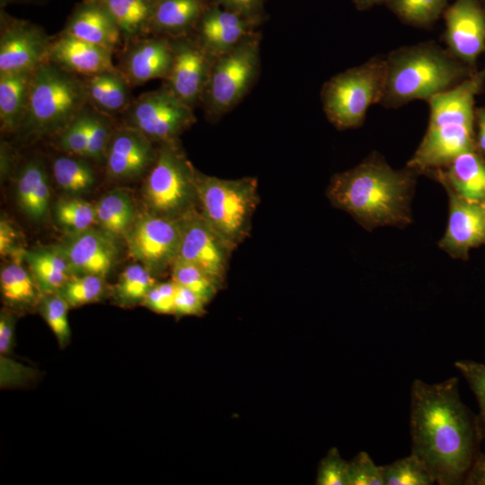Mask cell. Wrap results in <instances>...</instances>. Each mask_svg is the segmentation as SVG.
I'll return each instance as SVG.
<instances>
[{
    "label": "cell",
    "mask_w": 485,
    "mask_h": 485,
    "mask_svg": "<svg viewBox=\"0 0 485 485\" xmlns=\"http://www.w3.org/2000/svg\"><path fill=\"white\" fill-rule=\"evenodd\" d=\"M409 423L411 453L425 463L435 482L463 484L483 438L477 415L461 399L458 378L435 384L415 379Z\"/></svg>",
    "instance_id": "6da1fadb"
},
{
    "label": "cell",
    "mask_w": 485,
    "mask_h": 485,
    "mask_svg": "<svg viewBox=\"0 0 485 485\" xmlns=\"http://www.w3.org/2000/svg\"><path fill=\"white\" fill-rule=\"evenodd\" d=\"M414 171L394 170L378 155L336 174L327 195L331 204L350 214L366 230L401 227L411 221Z\"/></svg>",
    "instance_id": "7a4b0ae2"
},
{
    "label": "cell",
    "mask_w": 485,
    "mask_h": 485,
    "mask_svg": "<svg viewBox=\"0 0 485 485\" xmlns=\"http://www.w3.org/2000/svg\"><path fill=\"white\" fill-rule=\"evenodd\" d=\"M484 82L485 68L428 101V129L407 163L409 169L430 172L446 166L460 154L476 149L474 104Z\"/></svg>",
    "instance_id": "3957f363"
},
{
    "label": "cell",
    "mask_w": 485,
    "mask_h": 485,
    "mask_svg": "<svg viewBox=\"0 0 485 485\" xmlns=\"http://www.w3.org/2000/svg\"><path fill=\"white\" fill-rule=\"evenodd\" d=\"M385 59L386 85L381 103L389 108L415 100L428 101L473 73L449 50L430 42L398 48Z\"/></svg>",
    "instance_id": "277c9868"
},
{
    "label": "cell",
    "mask_w": 485,
    "mask_h": 485,
    "mask_svg": "<svg viewBox=\"0 0 485 485\" xmlns=\"http://www.w3.org/2000/svg\"><path fill=\"white\" fill-rule=\"evenodd\" d=\"M87 105L83 80L47 61L33 71L23 120L24 137L59 133Z\"/></svg>",
    "instance_id": "5b68a950"
},
{
    "label": "cell",
    "mask_w": 485,
    "mask_h": 485,
    "mask_svg": "<svg viewBox=\"0 0 485 485\" xmlns=\"http://www.w3.org/2000/svg\"><path fill=\"white\" fill-rule=\"evenodd\" d=\"M196 187L199 213L235 249L250 234L260 201L257 179L226 180L197 171Z\"/></svg>",
    "instance_id": "8992f818"
},
{
    "label": "cell",
    "mask_w": 485,
    "mask_h": 485,
    "mask_svg": "<svg viewBox=\"0 0 485 485\" xmlns=\"http://www.w3.org/2000/svg\"><path fill=\"white\" fill-rule=\"evenodd\" d=\"M387 76L386 59L374 57L327 81L321 93L322 109L339 129L359 127L370 106L381 103Z\"/></svg>",
    "instance_id": "52a82bcc"
},
{
    "label": "cell",
    "mask_w": 485,
    "mask_h": 485,
    "mask_svg": "<svg viewBox=\"0 0 485 485\" xmlns=\"http://www.w3.org/2000/svg\"><path fill=\"white\" fill-rule=\"evenodd\" d=\"M178 141L161 144L144 184L150 212L180 219L197 208V170L186 158Z\"/></svg>",
    "instance_id": "ba28073f"
},
{
    "label": "cell",
    "mask_w": 485,
    "mask_h": 485,
    "mask_svg": "<svg viewBox=\"0 0 485 485\" xmlns=\"http://www.w3.org/2000/svg\"><path fill=\"white\" fill-rule=\"evenodd\" d=\"M260 39L258 31L215 59L201 101L211 120L236 107L256 83L260 70Z\"/></svg>",
    "instance_id": "9c48e42d"
},
{
    "label": "cell",
    "mask_w": 485,
    "mask_h": 485,
    "mask_svg": "<svg viewBox=\"0 0 485 485\" xmlns=\"http://www.w3.org/2000/svg\"><path fill=\"white\" fill-rule=\"evenodd\" d=\"M122 114L125 126L160 145L178 141L179 136L196 121L193 109L165 84L139 95Z\"/></svg>",
    "instance_id": "30bf717a"
},
{
    "label": "cell",
    "mask_w": 485,
    "mask_h": 485,
    "mask_svg": "<svg viewBox=\"0 0 485 485\" xmlns=\"http://www.w3.org/2000/svg\"><path fill=\"white\" fill-rule=\"evenodd\" d=\"M181 238L180 219L148 213L135 220L125 235L128 253L152 272L172 267Z\"/></svg>",
    "instance_id": "8fae6325"
},
{
    "label": "cell",
    "mask_w": 485,
    "mask_h": 485,
    "mask_svg": "<svg viewBox=\"0 0 485 485\" xmlns=\"http://www.w3.org/2000/svg\"><path fill=\"white\" fill-rule=\"evenodd\" d=\"M181 238L178 260L192 263L224 285L234 248L194 208L180 218Z\"/></svg>",
    "instance_id": "7c38bea8"
},
{
    "label": "cell",
    "mask_w": 485,
    "mask_h": 485,
    "mask_svg": "<svg viewBox=\"0 0 485 485\" xmlns=\"http://www.w3.org/2000/svg\"><path fill=\"white\" fill-rule=\"evenodd\" d=\"M0 75L32 71L48 61L52 38L40 25L1 9Z\"/></svg>",
    "instance_id": "4fadbf2b"
},
{
    "label": "cell",
    "mask_w": 485,
    "mask_h": 485,
    "mask_svg": "<svg viewBox=\"0 0 485 485\" xmlns=\"http://www.w3.org/2000/svg\"><path fill=\"white\" fill-rule=\"evenodd\" d=\"M173 59L165 84L185 104L194 109L201 104L215 62L193 34L171 39Z\"/></svg>",
    "instance_id": "5bb4252c"
},
{
    "label": "cell",
    "mask_w": 485,
    "mask_h": 485,
    "mask_svg": "<svg viewBox=\"0 0 485 485\" xmlns=\"http://www.w3.org/2000/svg\"><path fill=\"white\" fill-rule=\"evenodd\" d=\"M445 42L449 52L472 67L485 50V11L479 0H455L445 9Z\"/></svg>",
    "instance_id": "9a60e30c"
},
{
    "label": "cell",
    "mask_w": 485,
    "mask_h": 485,
    "mask_svg": "<svg viewBox=\"0 0 485 485\" xmlns=\"http://www.w3.org/2000/svg\"><path fill=\"white\" fill-rule=\"evenodd\" d=\"M445 189L449 197V216L438 245L452 258L467 260L471 249L485 245V205Z\"/></svg>",
    "instance_id": "2e32d148"
},
{
    "label": "cell",
    "mask_w": 485,
    "mask_h": 485,
    "mask_svg": "<svg viewBox=\"0 0 485 485\" xmlns=\"http://www.w3.org/2000/svg\"><path fill=\"white\" fill-rule=\"evenodd\" d=\"M261 23L212 3L200 18L193 35L216 58L258 32Z\"/></svg>",
    "instance_id": "e0dca14e"
},
{
    "label": "cell",
    "mask_w": 485,
    "mask_h": 485,
    "mask_svg": "<svg viewBox=\"0 0 485 485\" xmlns=\"http://www.w3.org/2000/svg\"><path fill=\"white\" fill-rule=\"evenodd\" d=\"M124 47L118 69L131 87L154 79H167L173 59L170 38L149 35Z\"/></svg>",
    "instance_id": "ac0fdd59"
},
{
    "label": "cell",
    "mask_w": 485,
    "mask_h": 485,
    "mask_svg": "<svg viewBox=\"0 0 485 485\" xmlns=\"http://www.w3.org/2000/svg\"><path fill=\"white\" fill-rule=\"evenodd\" d=\"M113 236L93 228L72 233L57 246L66 258L74 274L104 278L114 266L118 247Z\"/></svg>",
    "instance_id": "d6986e66"
},
{
    "label": "cell",
    "mask_w": 485,
    "mask_h": 485,
    "mask_svg": "<svg viewBox=\"0 0 485 485\" xmlns=\"http://www.w3.org/2000/svg\"><path fill=\"white\" fill-rule=\"evenodd\" d=\"M157 155L153 142L128 126L113 130L105 163L107 173L117 180L137 178L151 169Z\"/></svg>",
    "instance_id": "ffe728a7"
},
{
    "label": "cell",
    "mask_w": 485,
    "mask_h": 485,
    "mask_svg": "<svg viewBox=\"0 0 485 485\" xmlns=\"http://www.w3.org/2000/svg\"><path fill=\"white\" fill-rule=\"evenodd\" d=\"M64 32L113 54L124 46L121 31L100 0H82L69 15Z\"/></svg>",
    "instance_id": "44dd1931"
},
{
    "label": "cell",
    "mask_w": 485,
    "mask_h": 485,
    "mask_svg": "<svg viewBox=\"0 0 485 485\" xmlns=\"http://www.w3.org/2000/svg\"><path fill=\"white\" fill-rule=\"evenodd\" d=\"M113 53L64 31L52 39L48 61L80 77L115 69Z\"/></svg>",
    "instance_id": "7402d4cb"
},
{
    "label": "cell",
    "mask_w": 485,
    "mask_h": 485,
    "mask_svg": "<svg viewBox=\"0 0 485 485\" xmlns=\"http://www.w3.org/2000/svg\"><path fill=\"white\" fill-rule=\"evenodd\" d=\"M433 172L445 188L467 200L485 205V156L477 149L460 154Z\"/></svg>",
    "instance_id": "603a6c76"
},
{
    "label": "cell",
    "mask_w": 485,
    "mask_h": 485,
    "mask_svg": "<svg viewBox=\"0 0 485 485\" xmlns=\"http://www.w3.org/2000/svg\"><path fill=\"white\" fill-rule=\"evenodd\" d=\"M212 0H155L151 35L170 39L193 34Z\"/></svg>",
    "instance_id": "cb8c5ba5"
},
{
    "label": "cell",
    "mask_w": 485,
    "mask_h": 485,
    "mask_svg": "<svg viewBox=\"0 0 485 485\" xmlns=\"http://www.w3.org/2000/svg\"><path fill=\"white\" fill-rule=\"evenodd\" d=\"M81 78L87 105L96 111L112 117L123 113L133 101L131 86L118 67Z\"/></svg>",
    "instance_id": "d4e9b609"
},
{
    "label": "cell",
    "mask_w": 485,
    "mask_h": 485,
    "mask_svg": "<svg viewBox=\"0 0 485 485\" xmlns=\"http://www.w3.org/2000/svg\"><path fill=\"white\" fill-rule=\"evenodd\" d=\"M43 162L28 161L20 170L16 181L17 201L22 211L33 220H41L48 213L50 191Z\"/></svg>",
    "instance_id": "484cf974"
},
{
    "label": "cell",
    "mask_w": 485,
    "mask_h": 485,
    "mask_svg": "<svg viewBox=\"0 0 485 485\" xmlns=\"http://www.w3.org/2000/svg\"><path fill=\"white\" fill-rule=\"evenodd\" d=\"M23 259L43 295L58 293L65 284L75 276L66 258L57 247L25 251Z\"/></svg>",
    "instance_id": "4316f807"
},
{
    "label": "cell",
    "mask_w": 485,
    "mask_h": 485,
    "mask_svg": "<svg viewBox=\"0 0 485 485\" xmlns=\"http://www.w3.org/2000/svg\"><path fill=\"white\" fill-rule=\"evenodd\" d=\"M34 70L0 75V123L2 130L15 132L21 127L26 111Z\"/></svg>",
    "instance_id": "83f0119b"
},
{
    "label": "cell",
    "mask_w": 485,
    "mask_h": 485,
    "mask_svg": "<svg viewBox=\"0 0 485 485\" xmlns=\"http://www.w3.org/2000/svg\"><path fill=\"white\" fill-rule=\"evenodd\" d=\"M117 22L124 45L151 35V20L155 0H100Z\"/></svg>",
    "instance_id": "f1b7e54d"
},
{
    "label": "cell",
    "mask_w": 485,
    "mask_h": 485,
    "mask_svg": "<svg viewBox=\"0 0 485 485\" xmlns=\"http://www.w3.org/2000/svg\"><path fill=\"white\" fill-rule=\"evenodd\" d=\"M97 225L114 238L125 236L133 223L134 207L128 195L111 191L95 205Z\"/></svg>",
    "instance_id": "f546056e"
},
{
    "label": "cell",
    "mask_w": 485,
    "mask_h": 485,
    "mask_svg": "<svg viewBox=\"0 0 485 485\" xmlns=\"http://www.w3.org/2000/svg\"><path fill=\"white\" fill-rule=\"evenodd\" d=\"M22 258H13L0 272L1 294L11 305H31L38 300L40 291L31 273L22 266Z\"/></svg>",
    "instance_id": "4dcf8cb0"
},
{
    "label": "cell",
    "mask_w": 485,
    "mask_h": 485,
    "mask_svg": "<svg viewBox=\"0 0 485 485\" xmlns=\"http://www.w3.org/2000/svg\"><path fill=\"white\" fill-rule=\"evenodd\" d=\"M57 184L72 194L83 193L93 185L94 173L84 157L59 156L52 162Z\"/></svg>",
    "instance_id": "1f68e13d"
},
{
    "label": "cell",
    "mask_w": 485,
    "mask_h": 485,
    "mask_svg": "<svg viewBox=\"0 0 485 485\" xmlns=\"http://www.w3.org/2000/svg\"><path fill=\"white\" fill-rule=\"evenodd\" d=\"M384 485H432L435 480L425 463L414 454L381 465Z\"/></svg>",
    "instance_id": "d6a6232c"
},
{
    "label": "cell",
    "mask_w": 485,
    "mask_h": 485,
    "mask_svg": "<svg viewBox=\"0 0 485 485\" xmlns=\"http://www.w3.org/2000/svg\"><path fill=\"white\" fill-rule=\"evenodd\" d=\"M157 283L153 272L143 264L128 266L115 286L117 300L124 305L143 302L149 290Z\"/></svg>",
    "instance_id": "836d02e7"
},
{
    "label": "cell",
    "mask_w": 485,
    "mask_h": 485,
    "mask_svg": "<svg viewBox=\"0 0 485 485\" xmlns=\"http://www.w3.org/2000/svg\"><path fill=\"white\" fill-rule=\"evenodd\" d=\"M171 269L172 280L195 292L207 303L222 287L216 280L192 263L176 259Z\"/></svg>",
    "instance_id": "e575fe53"
},
{
    "label": "cell",
    "mask_w": 485,
    "mask_h": 485,
    "mask_svg": "<svg viewBox=\"0 0 485 485\" xmlns=\"http://www.w3.org/2000/svg\"><path fill=\"white\" fill-rule=\"evenodd\" d=\"M392 12L402 21L415 26L434 22L445 11L447 0H388Z\"/></svg>",
    "instance_id": "d590c367"
},
{
    "label": "cell",
    "mask_w": 485,
    "mask_h": 485,
    "mask_svg": "<svg viewBox=\"0 0 485 485\" xmlns=\"http://www.w3.org/2000/svg\"><path fill=\"white\" fill-rule=\"evenodd\" d=\"M56 217L71 233L90 229L97 224L95 206L79 198L57 202Z\"/></svg>",
    "instance_id": "8d00e7d4"
},
{
    "label": "cell",
    "mask_w": 485,
    "mask_h": 485,
    "mask_svg": "<svg viewBox=\"0 0 485 485\" xmlns=\"http://www.w3.org/2000/svg\"><path fill=\"white\" fill-rule=\"evenodd\" d=\"M69 308L58 293L44 294L40 299L41 315L62 348L68 344L71 336L67 317Z\"/></svg>",
    "instance_id": "74e56055"
},
{
    "label": "cell",
    "mask_w": 485,
    "mask_h": 485,
    "mask_svg": "<svg viewBox=\"0 0 485 485\" xmlns=\"http://www.w3.org/2000/svg\"><path fill=\"white\" fill-rule=\"evenodd\" d=\"M103 292V278L96 275H78L69 279L58 294L70 307H77L98 301Z\"/></svg>",
    "instance_id": "f35d334b"
},
{
    "label": "cell",
    "mask_w": 485,
    "mask_h": 485,
    "mask_svg": "<svg viewBox=\"0 0 485 485\" xmlns=\"http://www.w3.org/2000/svg\"><path fill=\"white\" fill-rule=\"evenodd\" d=\"M111 117L96 111L88 105V131L86 158L103 161L113 132Z\"/></svg>",
    "instance_id": "ab89813d"
},
{
    "label": "cell",
    "mask_w": 485,
    "mask_h": 485,
    "mask_svg": "<svg viewBox=\"0 0 485 485\" xmlns=\"http://www.w3.org/2000/svg\"><path fill=\"white\" fill-rule=\"evenodd\" d=\"M454 367L475 395L479 406L477 414L479 428L482 438L485 439V363L461 359L454 363Z\"/></svg>",
    "instance_id": "60d3db41"
},
{
    "label": "cell",
    "mask_w": 485,
    "mask_h": 485,
    "mask_svg": "<svg viewBox=\"0 0 485 485\" xmlns=\"http://www.w3.org/2000/svg\"><path fill=\"white\" fill-rule=\"evenodd\" d=\"M88 105L59 132L58 146L66 153L86 158Z\"/></svg>",
    "instance_id": "b9f144b4"
},
{
    "label": "cell",
    "mask_w": 485,
    "mask_h": 485,
    "mask_svg": "<svg viewBox=\"0 0 485 485\" xmlns=\"http://www.w3.org/2000/svg\"><path fill=\"white\" fill-rule=\"evenodd\" d=\"M348 462L344 460L336 447L331 448L321 460L315 484L348 485Z\"/></svg>",
    "instance_id": "7bdbcfd3"
},
{
    "label": "cell",
    "mask_w": 485,
    "mask_h": 485,
    "mask_svg": "<svg viewBox=\"0 0 485 485\" xmlns=\"http://www.w3.org/2000/svg\"><path fill=\"white\" fill-rule=\"evenodd\" d=\"M348 485H384L381 465L364 451L348 462Z\"/></svg>",
    "instance_id": "ee69618b"
},
{
    "label": "cell",
    "mask_w": 485,
    "mask_h": 485,
    "mask_svg": "<svg viewBox=\"0 0 485 485\" xmlns=\"http://www.w3.org/2000/svg\"><path fill=\"white\" fill-rule=\"evenodd\" d=\"M177 284L173 280L156 283L146 294L142 304L163 314H173Z\"/></svg>",
    "instance_id": "f6af8a7d"
},
{
    "label": "cell",
    "mask_w": 485,
    "mask_h": 485,
    "mask_svg": "<svg viewBox=\"0 0 485 485\" xmlns=\"http://www.w3.org/2000/svg\"><path fill=\"white\" fill-rule=\"evenodd\" d=\"M207 302L190 289L177 285L173 314L176 316H199L205 313Z\"/></svg>",
    "instance_id": "bcb514c9"
},
{
    "label": "cell",
    "mask_w": 485,
    "mask_h": 485,
    "mask_svg": "<svg viewBox=\"0 0 485 485\" xmlns=\"http://www.w3.org/2000/svg\"><path fill=\"white\" fill-rule=\"evenodd\" d=\"M266 0H212L221 7L263 22Z\"/></svg>",
    "instance_id": "7dc6e473"
},
{
    "label": "cell",
    "mask_w": 485,
    "mask_h": 485,
    "mask_svg": "<svg viewBox=\"0 0 485 485\" xmlns=\"http://www.w3.org/2000/svg\"><path fill=\"white\" fill-rule=\"evenodd\" d=\"M26 251L18 245V234L11 224L4 218L0 222V252L1 256L12 255L13 258L24 257Z\"/></svg>",
    "instance_id": "c3c4849f"
},
{
    "label": "cell",
    "mask_w": 485,
    "mask_h": 485,
    "mask_svg": "<svg viewBox=\"0 0 485 485\" xmlns=\"http://www.w3.org/2000/svg\"><path fill=\"white\" fill-rule=\"evenodd\" d=\"M15 320L11 312L2 310L0 314V353L6 355L11 351L13 334H14Z\"/></svg>",
    "instance_id": "681fc988"
},
{
    "label": "cell",
    "mask_w": 485,
    "mask_h": 485,
    "mask_svg": "<svg viewBox=\"0 0 485 485\" xmlns=\"http://www.w3.org/2000/svg\"><path fill=\"white\" fill-rule=\"evenodd\" d=\"M463 484L485 485V452H479L475 457Z\"/></svg>",
    "instance_id": "f907efd6"
},
{
    "label": "cell",
    "mask_w": 485,
    "mask_h": 485,
    "mask_svg": "<svg viewBox=\"0 0 485 485\" xmlns=\"http://www.w3.org/2000/svg\"><path fill=\"white\" fill-rule=\"evenodd\" d=\"M476 149L485 156V108L476 110Z\"/></svg>",
    "instance_id": "816d5d0a"
},
{
    "label": "cell",
    "mask_w": 485,
    "mask_h": 485,
    "mask_svg": "<svg viewBox=\"0 0 485 485\" xmlns=\"http://www.w3.org/2000/svg\"><path fill=\"white\" fill-rule=\"evenodd\" d=\"M355 5L360 9H366L369 8L375 4L386 3L388 0H351Z\"/></svg>",
    "instance_id": "f5cc1de1"
},
{
    "label": "cell",
    "mask_w": 485,
    "mask_h": 485,
    "mask_svg": "<svg viewBox=\"0 0 485 485\" xmlns=\"http://www.w3.org/2000/svg\"><path fill=\"white\" fill-rule=\"evenodd\" d=\"M35 1H39V0H0V5H1V9L8 4H21V3H31V2H35Z\"/></svg>",
    "instance_id": "db71d44e"
}]
</instances>
